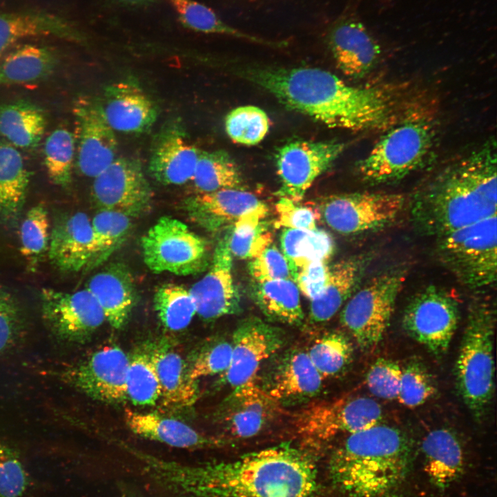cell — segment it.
<instances>
[{
  "label": "cell",
  "instance_id": "6da1fadb",
  "mask_svg": "<svg viewBox=\"0 0 497 497\" xmlns=\"http://www.w3.org/2000/svg\"><path fill=\"white\" fill-rule=\"evenodd\" d=\"M145 473L181 497H314L317 469L304 449L284 442L226 462L186 465L138 452Z\"/></svg>",
  "mask_w": 497,
  "mask_h": 497
},
{
  "label": "cell",
  "instance_id": "7a4b0ae2",
  "mask_svg": "<svg viewBox=\"0 0 497 497\" xmlns=\"http://www.w3.org/2000/svg\"><path fill=\"white\" fill-rule=\"evenodd\" d=\"M243 77L287 108L331 128L353 131L386 126L392 116L387 97L373 88L350 86L317 68H252Z\"/></svg>",
  "mask_w": 497,
  "mask_h": 497
},
{
  "label": "cell",
  "instance_id": "3957f363",
  "mask_svg": "<svg viewBox=\"0 0 497 497\" xmlns=\"http://www.w3.org/2000/svg\"><path fill=\"white\" fill-rule=\"evenodd\" d=\"M496 150L490 142L419 189L410 218L418 232L438 237L496 215Z\"/></svg>",
  "mask_w": 497,
  "mask_h": 497
},
{
  "label": "cell",
  "instance_id": "277c9868",
  "mask_svg": "<svg viewBox=\"0 0 497 497\" xmlns=\"http://www.w3.org/2000/svg\"><path fill=\"white\" fill-rule=\"evenodd\" d=\"M411 460L409 438L378 424L349 434L333 453L329 471L345 497H404Z\"/></svg>",
  "mask_w": 497,
  "mask_h": 497
},
{
  "label": "cell",
  "instance_id": "5b68a950",
  "mask_svg": "<svg viewBox=\"0 0 497 497\" xmlns=\"http://www.w3.org/2000/svg\"><path fill=\"white\" fill-rule=\"evenodd\" d=\"M496 315L491 299L478 297L471 302L456 364L458 392L476 420L485 415L494 392Z\"/></svg>",
  "mask_w": 497,
  "mask_h": 497
},
{
  "label": "cell",
  "instance_id": "8992f818",
  "mask_svg": "<svg viewBox=\"0 0 497 497\" xmlns=\"http://www.w3.org/2000/svg\"><path fill=\"white\" fill-rule=\"evenodd\" d=\"M496 215L436 237L438 259L465 287L480 291L497 277Z\"/></svg>",
  "mask_w": 497,
  "mask_h": 497
},
{
  "label": "cell",
  "instance_id": "52a82bcc",
  "mask_svg": "<svg viewBox=\"0 0 497 497\" xmlns=\"http://www.w3.org/2000/svg\"><path fill=\"white\" fill-rule=\"evenodd\" d=\"M406 277L407 271L402 268L382 273L355 291L344 304L340 322L363 351L374 349L382 340Z\"/></svg>",
  "mask_w": 497,
  "mask_h": 497
},
{
  "label": "cell",
  "instance_id": "ba28073f",
  "mask_svg": "<svg viewBox=\"0 0 497 497\" xmlns=\"http://www.w3.org/2000/svg\"><path fill=\"white\" fill-rule=\"evenodd\" d=\"M431 144L432 132L427 124L405 122L384 135L359 162V173L371 184L402 179L422 164Z\"/></svg>",
  "mask_w": 497,
  "mask_h": 497
},
{
  "label": "cell",
  "instance_id": "9c48e42d",
  "mask_svg": "<svg viewBox=\"0 0 497 497\" xmlns=\"http://www.w3.org/2000/svg\"><path fill=\"white\" fill-rule=\"evenodd\" d=\"M141 244L144 262L155 273L195 275L211 262L206 240L173 217L159 218L142 237Z\"/></svg>",
  "mask_w": 497,
  "mask_h": 497
},
{
  "label": "cell",
  "instance_id": "30bf717a",
  "mask_svg": "<svg viewBox=\"0 0 497 497\" xmlns=\"http://www.w3.org/2000/svg\"><path fill=\"white\" fill-rule=\"evenodd\" d=\"M405 205L402 194L357 192L325 197L315 209L334 231L355 235L376 232L392 224Z\"/></svg>",
  "mask_w": 497,
  "mask_h": 497
},
{
  "label": "cell",
  "instance_id": "8fae6325",
  "mask_svg": "<svg viewBox=\"0 0 497 497\" xmlns=\"http://www.w3.org/2000/svg\"><path fill=\"white\" fill-rule=\"evenodd\" d=\"M382 418V407L375 400L359 396L310 404L294 414L293 425L304 442L320 445L340 433L371 428Z\"/></svg>",
  "mask_w": 497,
  "mask_h": 497
},
{
  "label": "cell",
  "instance_id": "7c38bea8",
  "mask_svg": "<svg viewBox=\"0 0 497 497\" xmlns=\"http://www.w3.org/2000/svg\"><path fill=\"white\" fill-rule=\"evenodd\" d=\"M459 304L447 290L429 285L406 306L402 326L408 335L440 356L448 349L459 322Z\"/></svg>",
  "mask_w": 497,
  "mask_h": 497
},
{
  "label": "cell",
  "instance_id": "4fadbf2b",
  "mask_svg": "<svg viewBox=\"0 0 497 497\" xmlns=\"http://www.w3.org/2000/svg\"><path fill=\"white\" fill-rule=\"evenodd\" d=\"M344 149V143L335 140H298L282 146L275 155L281 184L277 195L300 202L313 182L332 166Z\"/></svg>",
  "mask_w": 497,
  "mask_h": 497
},
{
  "label": "cell",
  "instance_id": "5bb4252c",
  "mask_svg": "<svg viewBox=\"0 0 497 497\" xmlns=\"http://www.w3.org/2000/svg\"><path fill=\"white\" fill-rule=\"evenodd\" d=\"M40 298L43 319L60 340L82 342L106 320L101 306L87 289L73 293L43 289Z\"/></svg>",
  "mask_w": 497,
  "mask_h": 497
},
{
  "label": "cell",
  "instance_id": "9a60e30c",
  "mask_svg": "<svg viewBox=\"0 0 497 497\" xmlns=\"http://www.w3.org/2000/svg\"><path fill=\"white\" fill-rule=\"evenodd\" d=\"M286 340L282 329L259 318L242 320L233 333L231 362L221 381L235 388L254 378L265 361L280 351Z\"/></svg>",
  "mask_w": 497,
  "mask_h": 497
},
{
  "label": "cell",
  "instance_id": "2e32d148",
  "mask_svg": "<svg viewBox=\"0 0 497 497\" xmlns=\"http://www.w3.org/2000/svg\"><path fill=\"white\" fill-rule=\"evenodd\" d=\"M92 195L100 209L119 211L132 217L148 209L152 191L140 161L121 157L94 177Z\"/></svg>",
  "mask_w": 497,
  "mask_h": 497
},
{
  "label": "cell",
  "instance_id": "e0dca14e",
  "mask_svg": "<svg viewBox=\"0 0 497 497\" xmlns=\"http://www.w3.org/2000/svg\"><path fill=\"white\" fill-rule=\"evenodd\" d=\"M129 356L116 345L105 346L66 369L62 378L87 396L106 403L127 400L126 379Z\"/></svg>",
  "mask_w": 497,
  "mask_h": 497
},
{
  "label": "cell",
  "instance_id": "ac0fdd59",
  "mask_svg": "<svg viewBox=\"0 0 497 497\" xmlns=\"http://www.w3.org/2000/svg\"><path fill=\"white\" fill-rule=\"evenodd\" d=\"M77 164L81 174L95 177L115 159L117 140L100 100L78 99L73 106Z\"/></svg>",
  "mask_w": 497,
  "mask_h": 497
},
{
  "label": "cell",
  "instance_id": "d6986e66",
  "mask_svg": "<svg viewBox=\"0 0 497 497\" xmlns=\"http://www.w3.org/2000/svg\"><path fill=\"white\" fill-rule=\"evenodd\" d=\"M268 360L257 380L262 389L281 405L302 402L320 393L323 378L307 351L291 348Z\"/></svg>",
  "mask_w": 497,
  "mask_h": 497
},
{
  "label": "cell",
  "instance_id": "ffe728a7",
  "mask_svg": "<svg viewBox=\"0 0 497 497\" xmlns=\"http://www.w3.org/2000/svg\"><path fill=\"white\" fill-rule=\"evenodd\" d=\"M228 235L229 231L217 244L208 271L189 289L196 313L204 320H213L240 310V296L232 275Z\"/></svg>",
  "mask_w": 497,
  "mask_h": 497
},
{
  "label": "cell",
  "instance_id": "44dd1931",
  "mask_svg": "<svg viewBox=\"0 0 497 497\" xmlns=\"http://www.w3.org/2000/svg\"><path fill=\"white\" fill-rule=\"evenodd\" d=\"M282 413V405L260 387L256 376L233 388L221 403L218 418L232 436H254Z\"/></svg>",
  "mask_w": 497,
  "mask_h": 497
},
{
  "label": "cell",
  "instance_id": "7402d4cb",
  "mask_svg": "<svg viewBox=\"0 0 497 497\" xmlns=\"http://www.w3.org/2000/svg\"><path fill=\"white\" fill-rule=\"evenodd\" d=\"M199 153L181 121L166 122L153 137L149 172L164 185L183 184L192 179Z\"/></svg>",
  "mask_w": 497,
  "mask_h": 497
},
{
  "label": "cell",
  "instance_id": "603a6c76",
  "mask_svg": "<svg viewBox=\"0 0 497 497\" xmlns=\"http://www.w3.org/2000/svg\"><path fill=\"white\" fill-rule=\"evenodd\" d=\"M101 102L109 125L119 132L146 133L158 117L156 104L133 79L121 80L107 86Z\"/></svg>",
  "mask_w": 497,
  "mask_h": 497
},
{
  "label": "cell",
  "instance_id": "cb8c5ba5",
  "mask_svg": "<svg viewBox=\"0 0 497 497\" xmlns=\"http://www.w3.org/2000/svg\"><path fill=\"white\" fill-rule=\"evenodd\" d=\"M184 208L194 222L211 231L251 212L269 213L266 204L255 195L237 188L199 193L185 200Z\"/></svg>",
  "mask_w": 497,
  "mask_h": 497
},
{
  "label": "cell",
  "instance_id": "d4e9b609",
  "mask_svg": "<svg viewBox=\"0 0 497 497\" xmlns=\"http://www.w3.org/2000/svg\"><path fill=\"white\" fill-rule=\"evenodd\" d=\"M91 220L82 212L61 215L50 234L49 258L62 272L86 269L93 254Z\"/></svg>",
  "mask_w": 497,
  "mask_h": 497
},
{
  "label": "cell",
  "instance_id": "484cf974",
  "mask_svg": "<svg viewBox=\"0 0 497 497\" xmlns=\"http://www.w3.org/2000/svg\"><path fill=\"white\" fill-rule=\"evenodd\" d=\"M328 41L338 68L346 75L360 78L376 66L380 48L359 21L345 19L333 25Z\"/></svg>",
  "mask_w": 497,
  "mask_h": 497
},
{
  "label": "cell",
  "instance_id": "4316f807",
  "mask_svg": "<svg viewBox=\"0 0 497 497\" xmlns=\"http://www.w3.org/2000/svg\"><path fill=\"white\" fill-rule=\"evenodd\" d=\"M41 36L55 37L76 43L85 40L74 24L55 14L42 11L0 13V58L17 41Z\"/></svg>",
  "mask_w": 497,
  "mask_h": 497
},
{
  "label": "cell",
  "instance_id": "83f0119b",
  "mask_svg": "<svg viewBox=\"0 0 497 497\" xmlns=\"http://www.w3.org/2000/svg\"><path fill=\"white\" fill-rule=\"evenodd\" d=\"M86 289L113 328L119 329L126 324L135 303L136 291L132 275L125 265L107 266L90 278Z\"/></svg>",
  "mask_w": 497,
  "mask_h": 497
},
{
  "label": "cell",
  "instance_id": "f1b7e54d",
  "mask_svg": "<svg viewBox=\"0 0 497 497\" xmlns=\"http://www.w3.org/2000/svg\"><path fill=\"white\" fill-rule=\"evenodd\" d=\"M371 260L370 253L344 259L329 266L323 293L311 300L310 322L323 323L335 315L355 291Z\"/></svg>",
  "mask_w": 497,
  "mask_h": 497
},
{
  "label": "cell",
  "instance_id": "f546056e",
  "mask_svg": "<svg viewBox=\"0 0 497 497\" xmlns=\"http://www.w3.org/2000/svg\"><path fill=\"white\" fill-rule=\"evenodd\" d=\"M124 420L134 433L174 447H208L217 446L222 442L202 434L182 421L155 413L126 409Z\"/></svg>",
  "mask_w": 497,
  "mask_h": 497
},
{
  "label": "cell",
  "instance_id": "4dcf8cb0",
  "mask_svg": "<svg viewBox=\"0 0 497 497\" xmlns=\"http://www.w3.org/2000/svg\"><path fill=\"white\" fill-rule=\"evenodd\" d=\"M149 351L164 406L183 408L193 405L198 398L197 384L191 378L182 356L164 342L150 347Z\"/></svg>",
  "mask_w": 497,
  "mask_h": 497
},
{
  "label": "cell",
  "instance_id": "1f68e13d",
  "mask_svg": "<svg viewBox=\"0 0 497 497\" xmlns=\"http://www.w3.org/2000/svg\"><path fill=\"white\" fill-rule=\"evenodd\" d=\"M425 470L431 483L440 489L452 485L464 469L463 451L457 436L445 428L429 432L422 440Z\"/></svg>",
  "mask_w": 497,
  "mask_h": 497
},
{
  "label": "cell",
  "instance_id": "d6a6232c",
  "mask_svg": "<svg viewBox=\"0 0 497 497\" xmlns=\"http://www.w3.org/2000/svg\"><path fill=\"white\" fill-rule=\"evenodd\" d=\"M30 174L19 151L0 141V221L12 224L25 203Z\"/></svg>",
  "mask_w": 497,
  "mask_h": 497
},
{
  "label": "cell",
  "instance_id": "836d02e7",
  "mask_svg": "<svg viewBox=\"0 0 497 497\" xmlns=\"http://www.w3.org/2000/svg\"><path fill=\"white\" fill-rule=\"evenodd\" d=\"M46 126L45 112L30 101L19 100L0 104V134L14 147H37Z\"/></svg>",
  "mask_w": 497,
  "mask_h": 497
},
{
  "label": "cell",
  "instance_id": "e575fe53",
  "mask_svg": "<svg viewBox=\"0 0 497 497\" xmlns=\"http://www.w3.org/2000/svg\"><path fill=\"white\" fill-rule=\"evenodd\" d=\"M251 293L255 303L269 320L295 326L302 323L304 313L300 291L293 280L254 282Z\"/></svg>",
  "mask_w": 497,
  "mask_h": 497
},
{
  "label": "cell",
  "instance_id": "d590c367",
  "mask_svg": "<svg viewBox=\"0 0 497 497\" xmlns=\"http://www.w3.org/2000/svg\"><path fill=\"white\" fill-rule=\"evenodd\" d=\"M58 63L59 55L51 47L23 46L0 64V86L42 80L54 72Z\"/></svg>",
  "mask_w": 497,
  "mask_h": 497
},
{
  "label": "cell",
  "instance_id": "8d00e7d4",
  "mask_svg": "<svg viewBox=\"0 0 497 497\" xmlns=\"http://www.w3.org/2000/svg\"><path fill=\"white\" fill-rule=\"evenodd\" d=\"M280 245L293 281L301 268L313 262H328L334 251L331 235L317 228L312 230L284 228L280 236Z\"/></svg>",
  "mask_w": 497,
  "mask_h": 497
},
{
  "label": "cell",
  "instance_id": "74e56055",
  "mask_svg": "<svg viewBox=\"0 0 497 497\" xmlns=\"http://www.w3.org/2000/svg\"><path fill=\"white\" fill-rule=\"evenodd\" d=\"M167 1L176 12L179 21L192 30L228 35L271 47H281L286 44L266 40L237 29L224 21L211 8L195 0Z\"/></svg>",
  "mask_w": 497,
  "mask_h": 497
},
{
  "label": "cell",
  "instance_id": "f35d334b",
  "mask_svg": "<svg viewBox=\"0 0 497 497\" xmlns=\"http://www.w3.org/2000/svg\"><path fill=\"white\" fill-rule=\"evenodd\" d=\"M191 179L199 193L226 188L243 189V180L237 164L223 150H199Z\"/></svg>",
  "mask_w": 497,
  "mask_h": 497
},
{
  "label": "cell",
  "instance_id": "ab89813d",
  "mask_svg": "<svg viewBox=\"0 0 497 497\" xmlns=\"http://www.w3.org/2000/svg\"><path fill=\"white\" fill-rule=\"evenodd\" d=\"M91 224L93 254L86 271L104 263L126 241L132 227L130 217L119 211L105 209H100Z\"/></svg>",
  "mask_w": 497,
  "mask_h": 497
},
{
  "label": "cell",
  "instance_id": "60d3db41",
  "mask_svg": "<svg viewBox=\"0 0 497 497\" xmlns=\"http://www.w3.org/2000/svg\"><path fill=\"white\" fill-rule=\"evenodd\" d=\"M267 214V212H251L235 222L228 235L229 249L233 256L251 260L272 244V233L264 220Z\"/></svg>",
  "mask_w": 497,
  "mask_h": 497
},
{
  "label": "cell",
  "instance_id": "b9f144b4",
  "mask_svg": "<svg viewBox=\"0 0 497 497\" xmlns=\"http://www.w3.org/2000/svg\"><path fill=\"white\" fill-rule=\"evenodd\" d=\"M126 393L137 406H153L160 399V385L149 348L137 350L129 356Z\"/></svg>",
  "mask_w": 497,
  "mask_h": 497
},
{
  "label": "cell",
  "instance_id": "7bdbcfd3",
  "mask_svg": "<svg viewBox=\"0 0 497 497\" xmlns=\"http://www.w3.org/2000/svg\"><path fill=\"white\" fill-rule=\"evenodd\" d=\"M154 305L162 324L166 329L177 331L186 328L196 314L195 301L182 286L166 284L157 289Z\"/></svg>",
  "mask_w": 497,
  "mask_h": 497
},
{
  "label": "cell",
  "instance_id": "ee69618b",
  "mask_svg": "<svg viewBox=\"0 0 497 497\" xmlns=\"http://www.w3.org/2000/svg\"><path fill=\"white\" fill-rule=\"evenodd\" d=\"M307 353L322 378H331L340 374L350 363L353 347L344 333L331 331L317 339Z\"/></svg>",
  "mask_w": 497,
  "mask_h": 497
},
{
  "label": "cell",
  "instance_id": "f6af8a7d",
  "mask_svg": "<svg viewBox=\"0 0 497 497\" xmlns=\"http://www.w3.org/2000/svg\"><path fill=\"white\" fill-rule=\"evenodd\" d=\"M44 164L50 180L68 188L75 151V135L68 129L58 128L47 137L44 145Z\"/></svg>",
  "mask_w": 497,
  "mask_h": 497
},
{
  "label": "cell",
  "instance_id": "bcb514c9",
  "mask_svg": "<svg viewBox=\"0 0 497 497\" xmlns=\"http://www.w3.org/2000/svg\"><path fill=\"white\" fill-rule=\"evenodd\" d=\"M20 252L29 269L35 271L48 249L50 233L48 212L43 204L32 207L20 228Z\"/></svg>",
  "mask_w": 497,
  "mask_h": 497
},
{
  "label": "cell",
  "instance_id": "7dc6e473",
  "mask_svg": "<svg viewBox=\"0 0 497 497\" xmlns=\"http://www.w3.org/2000/svg\"><path fill=\"white\" fill-rule=\"evenodd\" d=\"M269 128L266 113L255 106H243L231 110L225 118L228 136L235 143L255 145L266 136Z\"/></svg>",
  "mask_w": 497,
  "mask_h": 497
},
{
  "label": "cell",
  "instance_id": "c3c4849f",
  "mask_svg": "<svg viewBox=\"0 0 497 497\" xmlns=\"http://www.w3.org/2000/svg\"><path fill=\"white\" fill-rule=\"evenodd\" d=\"M232 354V343L222 338L206 342L195 354L188 366L191 378H199L224 372L228 367Z\"/></svg>",
  "mask_w": 497,
  "mask_h": 497
},
{
  "label": "cell",
  "instance_id": "681fc988",
  "mask_svg": "<svg viewBox=\"0 0 497 497\" xmlns=\"http://www.w3.org/2000/svg\"><path fill=\"white\" fill-rule=\"evenodd\" d=\"M398 399L408 407H416L425 403L435 393V386L425 366L411 361L401 368Z\"/></svg>",
  "mask_w": 497,
  "mask_h": 497
},
{
  "label": "cell",
  "instance_id": "f907efd6",
  "mask_svg": "<svg viewBox=\"0 0 497 497\" xmlns=\"http://www.w3.org/2000/svg\"><path fill=\"white\" fill-rule=\"evenodd\" d=\"M26 330V320L14 296L0 286V358L16 346Z\"/></svg>",
  "mask_w": 497,
  "mask_h": 497
},
{
  "label": "cell",
  "instance_id": "816d5d0a",
  "mask_svg": "<svg viewBox=\"0 0 497 497\" xmlns=\"http://www.w3.org/2000/svg\"><path fill=\"white\" fill-rule=\"evenodd\" d=\"M28 483V474L18 453L0 442V497H22Z\"/></svg>",
  "mask_w": 497,
  "mask_h": 497
},
{
  "label": "cell",
  "instance_id": "f5cc1de1",
  "mask_svg": "<svg viewBox=\"0 0 497 497\" xmlns=\"http://www.w3.org/2000/svg\"><path fill=\"white\" fill-rule=\"evenodd\" d=\"M402 369L394 361L378 358L369 369L366 384L375 396L386 399H398Z\"/></svg>",
  "mask_w": 497,
  "mask_h": 497
},
{
  "label": "cell",
  "instance_id": "db71d44e",
  "mask_svg": "<svg viewBox=\"0 0 497 497\" xmlns=\"http://www.w3.org/2000/svg\"><path fill=\"white\" fill-rule=\"evenodd\" d=\"M248 273L254 282L292 278L289 262L281 251L270 244L259 255L250 260Z\"/></svg>",
  "mask_w": 497,
  "mask_h": 497
},
{
  "label": "cell",
  "instance_id": "11a10c76",
  "mask_svg": "<svg viewBox=\"0 0 497 497\" xmlns=\"http://www.w3.org/2000/svg\"><path fill=\"white\" fill-rule=\"evenodd\" d=\"M275 211V227L312 230L320 219L315 208L286 197H279Z\"/></svg>",
  "mask_w": 497,
  "mask_h": 497
},
{
  "label": "cell",
  "instance_id": "9f6ffc18",
  "mask_svg": "<svg viewBox=\"0 0 497 497\" xmlns=\"http://www.w3.org/2000/svg\"><path fill=\"white\" fill-rule=\"evenodd\" d=\"M329 271L327 262L316 261L298 271L294 282L300 292L310 300L318 298L324 291Z\"/></svg>",
  "mask_w": 497,
  "mask_h": 497
},
{
  "label": "cell",
  "instance_id": "6f0895ef",
  "mask_svg": "<svg viewBox=\"0 0 497 497\" xmlns=\"http://www.w3.org/2000/svg\"><path fill=\"white\" fill-rule=\"evenodd\" d=\"M119 2L129 4V5H143L149 3L154 1L155 0H116Z\"/></svg>",
  "mask_w": 497,
  "mask_h": 497
},
{
  "label": "cell",
  "instance_id": "680465c9",
  "mask_svg": "<svg viewBox=\"0 0 497 497\" xmlns=\"http://www.w3.org/2000/svg\"><path fill=\"white\" fill-rule=\"evenodd\" d=\"M126 497H137V496H134V495H127Z\"/></svg>",
  "mask_w": 497,
  "mask_h": 497
}]
</instances>
